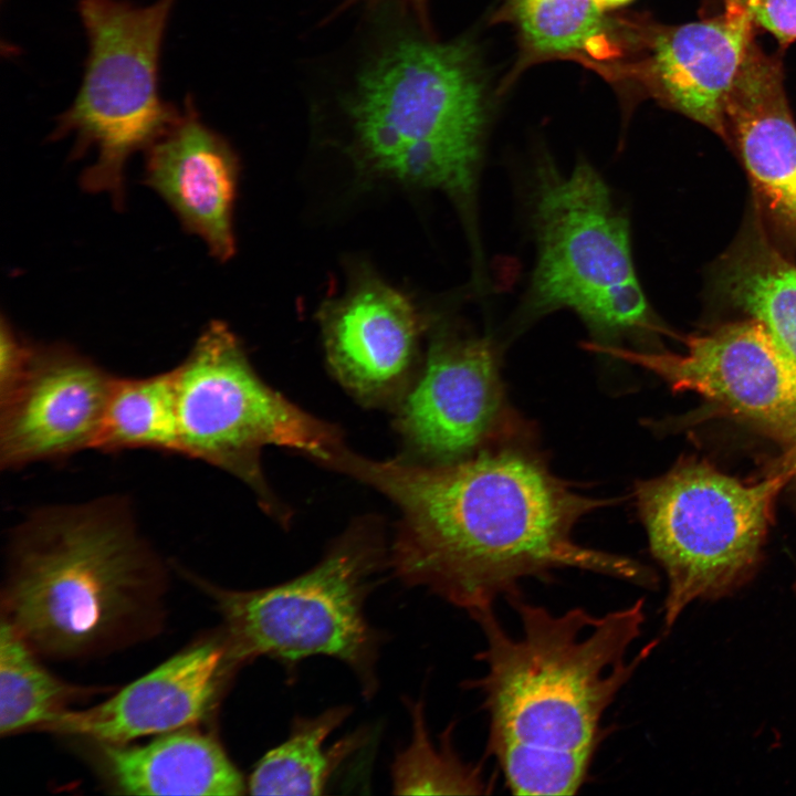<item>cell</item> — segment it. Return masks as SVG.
Wrapping results in <instances>:
<instances>
[{
    "mask_svg": "<svg viewBox=\"0 0 796 796\" xmlns=\"http://www.w3.org/2000/svg\"><path fill=\"white\" fill-rule=\"evenodd\" d=\"M377 489L401 519L388 565L473 616L521 595L530 577L576 568L649 587L638 562L578 544L576 522L605 504L513 448L447 463L374 460L342 448L327 464Z\"/></svg>",
    "mask_w": 796,
    "mask_h": 796,
    "instance_id": "6da1fadb",
    "label": "cell"
},
{
    "mask_svg": "<svg viewBox=\"0 0 796 796\" xmlns=\"http://www.w3.org/2000/svg\"><path fill=\"white\" fill-rule=\"evenodd\" d=\"M520 633L504 629L494 608L472 617L484 648V673L468 681L489 719L486 753L515 795H574L585 784L603 740V719L656 646L629 658L645 622L643 598L594 615L559 614L507 600Z\"/></svg>",
    "mask_w": 796,
    "mask_h": 796,
    "instance_id": "7a4b0ae2",
    "label": "cell"
},
{
    "mask_svg": "<svg viewBox=\"0 0 796 796\" xmlns=\"http://www.w3.org/2000/svg\"><path fill=\"white\" fill-rule=\"evenodd\" d=\"M8 557L2 618L36 652L85 658L159 628L164 568L122 498L35 511Z\"/></svg>",
    "mask_w": 796,
    "mask_h": 796,
    "instance_id": "3957f363",
    "label": "cell"
},
{
    "mask_svg": "<svg viewBox=\"0 0 796 796\" xmlns=\"http://www.w3.org/2000/svg\"><path fill=\"white\" fill-rule=\"evenodd\" d=\"M347 111L366 170L472 213L485 112L469 44L395 41L359 74Z\"/></svg>",
    "mask_w": 796,
    "mask_h": 796,
    "instance_id": "277c9868",
    "label": "cell"
},
{
    "mask_svg": "<svg viewBox=\"0 0 796 796\" xmlns=\"http://www.w3.org/2000/svg\"><path fill=\"white\" fill-rule=\"evenodd\" d=\"M385 562L380 541L353 530L318 564L282 584L254 590L205 585L223 620L231 667L260 657L286 666L332 657L353 671L364 696L373 698L385 637L370 625L365 605Z\"/></svg>",
    "mask_w": 796,
    "mask_h": 796,
    "instance_id": "5b68a950",
    "label": "cell"
},
{
    "mask_svg": "<svg viewBox=\"0 0 796 796\" xmlns=\"http://www.w3.org/2000/svg\"><path fill=\"white\" fill-rule=\"evenodd\" d=\"M533 224L537 261L525 312L570 310L594 346L660 328L633 268L628 220L594 168L540 167Z\"/></svg>",
    "mask_w": 796,
    "mask_h": 796,
    "instance_id": "8992f818",
    "label": "cell"
},
{
    "mask_svg": "<svg viewBox=\"0 0 796 796\" xmlns=\"http://www.w3.org/2000/svg\"><path fill=\"white\" fill-rule=\"evenodd\" d=\"M176 2L78 0L88 46L85 70L50 139L72 135V159L96 151L80 186L90 193H107L117 210L125 206L128 160L146 151L180 113L159 92L163 40Z\"/></svg>",
    "mask_w": 796,
    "mask_h": 796,
    "instance_id": "52a82bcc",
    "label": "cell"
},
{
    "mask_svg": "<svg viewBox=\"0 0 796 796\" xmlns=\"http://www.w3.org/2000/svg\"><path fill=\"white\" fill-rule=\"evenodd\" d=\"M781 478L744 483L703 461L639 482L637 507L668 577L664 629L699 598L733 589L755 565Z\"/></svg>",
    "mask_w": 796,
    "mask_h": 796,
    "instance_id": "ba28073f",
    "label": "cell"
},
{
    "mask_svg": "<svg viewBox=\"0 0 796 796\" xmlns=\"http://www.w3.org/2000/svg\"><path fill=\"white\" fill-rule=\"evenodd\" d=\"M174 369L180 453L224 470L268 501L260 453L268 446L327 463L343 447L337 430L268 386L232 331L210 322Z\"/></svg>",
    "mask_w": 796,
    "mask_h": 796,
    "instance_id": "9c48e42d",
    "label": "cell"
},
{
    "mask_svg": "<svg viewBox=\"0 0 796 796\" xmlns=\"http://www.w3.org/2000/svg\"><path fill=\"white\" fill-rule=\"evenodd\" d=\"M684 346L681 354L590 348L635 363L673 390L696 392L776 440L796 444V369L757 322H730L688 336Z\"/></svg>",
    "mask_w": 796,
    "mask_h": 796,
    "instance_id": "30bf717a",
    "label": "cell"
},
{
    "mask_svg": "<svg viewBox=\"0 0 796 796\" xmlns=\"http://www.w3.org/2000/svg\"><path fill=\"white\" fill-rule=\"evenodd\" d=\"M115 377L67 344H32L0 387L1 468L94 449Z\"/></svg>",
    "mask_w": 796,
    "mask_h": 796,
    "instance_id": "8fae6325",
    "label": "cell"
},
{
    "mask_svg": "<svg viewBox=\"0 0 796 796\" xmlns=\"http://www.w3.org/2000/svg\"><path fill=\"white\" fill-rule=\"evenodd\" d=\"M504 391L494 350L485 338L441 336L398 411L406 442L429 463L473 453L495 433Z\"/></svg>",
    "mask_w": 796,
    "mask_h": 796,
    "instance_id": "7c38bea8",
    "label": "cell"
},
{
    "mask_svg": "<svg viewBox=\"0 0 796 796\" xmlns=\"http://www.w3.org/2000/svg\"><path fill=\"white\" fill-rule=\"evenodd\" d=\"M726 139L747 172L757 216L796 251V124L779 52L754 38L724 106Z\"/></svg>",
    "mask_w": 796,
    "mask_h": 796,
    "instance_id": "4fadbf2b",
    "label": "cell"
},
{
    "mask_svg": "<svg viewBox=\"0 0 796 796\" xmlns=\"http://www.w3.org/2000/svg\"><path fill=\"white\" fill-rule=\"evenodd\" d=\"M222 637L200 641L86 710H65L40 730L127 744L192 726L214 708L231 669Z\"/></svg>",
    "mask_w": 796,
    "mask_h": 796,
    "instance_id": "5bb4252c",
    "label": "cell"
},
{
    "mask_svg": "<svg viewBox=\"0 0 796 796\" xmlns=\"http://www.w3.org/2000/svg\"><path fill=\"white\" fill-rule=\"evenodd\" d=\"M145 154L143 182L165 201L186 232L205 242L212 258L230 260L235 253L239 160L229 143L203 123L191 95Z\"/></svg>",
    "mask_w": 796,
    "mask_h": 796,
    "instance_id": "9a60e30c",
    "label": "cell"
},
{
    "mask_svg": "<svg viewBox=\"0 0 796 796\" xmlns=\"http://www.w3.org/2000/svg\"><path fill=\"white\" fill-rule=\"evenodd\" d=\"M695 22L656 25L641 74L662 104L726 139L724 106L756 29L732 2Z\"/></svg>",
    "mask_w": 796,
    "mask_h": 796,
    "instance_id": "2e32d148",
    "label": "cell"
},
{
    "mask_svg": "<svg viewBox=\"0 0 796 796\" xmlns=\"http://www.w3.org/2000/svg\"><path fill=\"white\" fill-rule=\"evenodd\" d=\"M322 321L328 364L356 398L380 402L401 388L422 327L402 293L365 281L328 307Z\"/></svg>",
    "mask_w": 796,
    "mask_h": 796,
    "instance_id": "e0dca14e",
    "label": "cell"
},
{
    "mask_svg": "<svg viewBox=\"0 0 796 796\" xmlns=\"http://www.w3.org/2000/svg\"><path fill=\"white\" fill-rule=\"evenodd\" d=\"M100 768L127 795H242V774L220 742L184 727L145 745L97 743Z\"/></svg>",
    "mask_w": 796,
    "mask_h": 796,
    "instance_id": "ac0fdd59",
    "label": "cell"
},
{
    "mask_svg": "<svg viewBox=\"0 0 796 796\" xmlns=\"http://www.w3.org/2000/svg\"><path fill=\"white\" fill-rule=\"evenodd\" d=\"M716 274L725 300L757 322L796 369V263L771 238L758 216L722 256Z\"/></svg>",
    "mask_w": 796,
    "mask_h": 796,
    "instance_id": "d6986e66",
    "label": "cell"
},
{
    "mask_svg": "<svg viewBox=\"0 0 796 796\" xmlns=\"http://www.w3.org/2000/svg\"><path fill=\"white\" fill-rule=\"evenodd\" d=\"M348 705L324 710L315 716L294 718L287 739L258 762L249 781L252 795H321L363 734L350 735L327 748L325 743L352 712Z\"/></svg>",
    "mask_w": 796,
    "mask_h": 796,
    "instance_id": "ffe728a7",
    "label": "cell"
},
{
    "mask_svg": "<svg viewBox=\"0 0 796 796\" xmlns=\"http://www.w3.org/2000/svg\"><path fill=\"white\" fill-rule=\"evenodd\" d=\"M94 449L180 453L174 369L139 378L115 377Z\"/></svg>",
    "mask_w": 796,
    "mask_h": 796,
    "instance_id": "44dd1931",
    "label": "cell"
},
{
    "mask_svg": "<svg viewBox=\"0 0 796 796\" xmlns=\"http://www.w3.org/2000/svg\"><path fill=\"white\" fill-rule=\"evenodd\" d=\"M4 618L0 629V734L40 730L75 699L95 690L69 684L44 669Z\"/></svg>",
    "mask_w": 796,
    "mask_h": 796,
    "instance_id": "7402d4cb",
    "label": "cell"
},
{
    "mask_svg": "<svg viewBox=\"0 0 796 796\" xmlns=\"http://www.w3.org/2000/svg\"><path fill=\"white\" fill-rule=\"evenodd\" d=\"M412 737L397 753L391 766L394 794H488L490 785L480 767L462 761L452 750L449 735L437 746L429 736L422 701L408 700Z\"/></svg>",
    "mask_w": 796,
    "mask_h": 796,
    "instance_id": "603a6c76",
    "label": "cell"
},
{
    "mask_svg": "<svg viewBox=\"0 0 796 796\" xmlns=\"http://www.w3.org/2000/svg\"><path fill=\"white\" fill-rule=\"evenodd\" d=\"M524 38L542 53L593 49L604 31L596 0H509Z\"/></svg>",
    "mask_w": 796,
    "mask_h": 796,
    "instance_id": "cb8c5ba5",
    "label": "cell"
},
{
    "mask_svg": "<svg viewBox=\"0 0 796 796\" xmlns=\"http://www.w3.org/2000/svg\"><path fill=\"white\" fill-rule=\"evenodd\" d=\"M740 7L756 30L771 33L782 46L796 41V0H723Z\"/></svg>",
    "mask_w": 796,
    "mask_h": 796,
    "instance_id": "d4e9b609",
    "label": "cell"
},
{
    "mask_svg": "<svg viewBox=\"0 0 796 796\" xmlns=\"http://www.w3.org/2000/svg\"><path fill=\"white\" fill-rule=\"evenodd\" d=\"M413 12L422 13L426 0H398Z\"/></svg>",
    "mask_w": 796,
    "mask_h": 796,
    "instance_id": "484cf974",
    "label": "cell"
},
{
    "mask_svg": "<svg viewBox=\"0 0 796 796\" xmlns=\"http://www.w3.org/2000/svg\"><path fill=\"white\" fill-rule=\"evenodd\" d=\"M630 0H596V2L603 8L617 7L624 4Z\"/></svg>",
    "mask_w": 796,
    "mask_h": 796,
    "instance_id": "4316f807",
    "label": "cell"
}]
</instances>
